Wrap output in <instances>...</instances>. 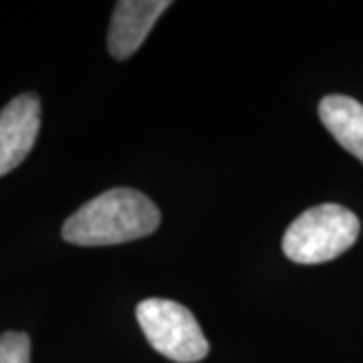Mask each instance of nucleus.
Masks as SVG:
<instances>
[{"instance_id":"7","label":"nucleus","mask_w":363,"mask_h":363,"mask_svg":"<svg viewBox=\"0 0 363 363\" xmlns=\"http://www.w3.org/2000/svg\"><path fill=\"white\" fill-rule=\"evenodd\" d=\"M0 363H30V339L26 333L6 331L0 335Z\"/></svg>"},{"instance_id":"2","label":"nucleus","mask_w":363,"mask_h":363,"mask_svg":"<svg viewBox=\"0 0 363 363\" xmlns=\"http://www.w3.org/2000/svg\"><path fill=\"white\" fill-rule=\"evenodd\" d=\"M362 230L359 218L339 204L309 208L291 222L283 252L297 264H321L350 250Z\"/></svg>"},{"instance_id":"5","label":"nucleus","mask_w":363,"mask_h":363,"mask_svg":"<svg viewBox=\"0 0 363 363\" xmlns=\"http://www.w3.org/2000/svg\"><path fill=\"white\" fill-rule=\"evenodd\" d=\"M172 6L168 0H121L117 2L107 35V49L119 61L142 47L156 21Z\"/></svg>"},{"instance_id":"3","label":"nucleus","mask_w":363,"mask_h":363,"mask_svg":"<svg viewBox=\"0 0 363 363\" xmlns=\"http://www.w3.org/2000/svg\"><path fill=\"white\" fill-rule=\"evenodd\" d=\"M138 323L150 345L176 363H196L210 351L196 317L169 298H145L135 309Z\"/></svg>"},{"instance_id":"6","label":"nucleus","mask_w":363,"mask_h":363,"mask_svg":"<svg viewBox=\"0 0 363 363\" xmlns=\"http://www.w3.org/2000/svg\"><path fill=\"white\" fill-rule=\"evenodd\" d=\"M319 117L339 145L363 162V105L347 95H327Z\"/></svg>"},{"instance_id":"1","label":"nucleus","mask_w":363,"mask_h":363,"mask_svg":"<svg viewBox=\"0 0 363 363\" xmlns=\"http://www.w3.org/2000/svg\"><path fill=\"white\" fill-rule=\"evenodd\" d=\"M162 214L142 192L113 188L89 200L63 224V240L79 247L121 245L156 233Z\"/></svg>"},{"instance_id":"4","label":"nucleus","mask_w":363,"mask_h":363,"mask_svg":"<svg viewBox=\"0 0 363 363\" xmlns=\"http://www.w3.org/2000/svg\"><path fill=\"white\" fill-rule=\"evenodd\" d=\"M40 101L35 93H23L0 111V176L23 164L37 142Z\"/></svg>"}]
</instances>
